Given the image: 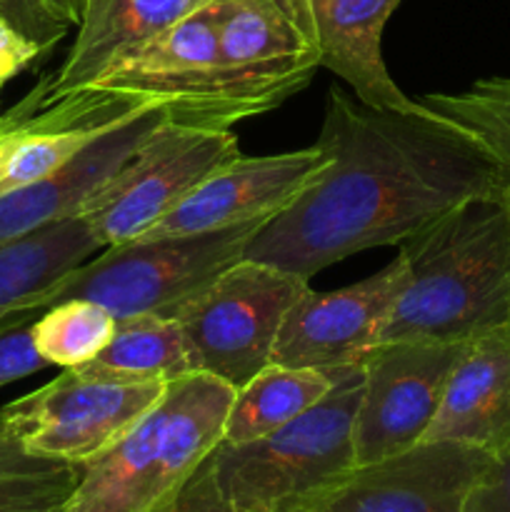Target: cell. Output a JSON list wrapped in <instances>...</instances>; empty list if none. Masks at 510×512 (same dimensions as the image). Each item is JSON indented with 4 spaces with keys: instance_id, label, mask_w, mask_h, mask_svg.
I'll list each match as a JSON object with an SVG mask.
<instances>
[{
    "instance_id": "1",
    "label": "cell",
    "mask_w": 510,
    "mask_h": 512,
    "mask_svg": "<svg viewBox=\"0 0 510 512\" xmlns=\"http://www.w3.org/2000/svg\"><path fill=\"white\" fill-rule=\"evenodd\" d=\"M318 145L328 163L245 250L303 280L363 250L403 245L458 205L508 188L488 155L425 105L370 108L340 85L328 93Z\"/></svg>"
},
{
    "instance_id": "10",
    "label": "cell",
    "mask_w": 510,
    "mask_h": 512,
    "mask_svg": "<svg viewBox=\"0 0 510 512\" xmlns=\"http://www.w3.org/2000/svg\"><path fill=\"white\" fill-rule=\"evenodd\" d=\"M238 155L240 143L233 130L185 128L168 120L85 210V223L103 248L138 240Z\"/></svg>"
},
{
    "instance_id": "24",
    "label": "cell",
    "mask_w": 510,
    "mask_h": 512,
    "mask_svg": "<svg viewBox=\"0 0 510 512\" xmlns=\"http://www.w3.org/2000/svg\"><path fill=\"white\" fill-rule=\"evenodd\" d=\"M118 320L90 300H60L35 318L33 345L40 358L58 368H80L103 353Z\"/></svg>"
},
{
    "instance_id": "7",
    "label": "cell",
    "mask_w": 510,
    "mask_h": 512,
    "mask_svg": "<svg viewBox=\"0 0 510 512\" xmlns=\"http://www.w3.org/2000/svg\"><path fill=\"white\" fill-rule=\"evenodd\" d=\"M90 88L165 105L170 120L185 128L233 130L243 115L220 75V0L120 55Z\"/></svg>"
},
{
    "instance_id": "2",
    "label": "cell",
    "mask_w": 510,
    "mask_h": 512,
    "mask_svg": "<svg viewBox=\"0 0 510 512\" xmlns=\"http://www.w3.org/2000/svg\"><path fill=\"white\" fill-rule=\"evenodd\" d=\"M398 250L405 278L378 343H465L510 328V188L458 205Z\"/></svg>"
},
{
    "instance_id": "5",
    "label": "cell",
    "mask_w": 510,
    "mask_h": 512,
    "mask_svg": "<svg viewBox=\"0 0 510 512\" xmlns=\"http://www.w3.org/2000/svg\"><path fill=\"white\" fill-rule=\"evenodd\" d=\"M263 225L255 220L210 233L110 245L75 268L58 285L50 305L80 298L103 305L115 320L135 315L178 318L190 300L245 258L248 243Z\"/></svg>"
},
{
    "instance_id": "13",
    "label": "cell",
    "mask_w": 510,
    "mask_h": 512,
    "mask_svg": "<svg viewBox=\"0 0 510 512\" xmlns=\"http://www.w3.org/2000/svg\"><path fill=\"white\" fill-rule=\"evenodd\" d=\"M325 163L328 153L318 143L278 155L240 153L138 240L210 233L255 220L268 223L313 183Z\"/></svg>"
},
{
    "instance_id": "14",
    "label": "cell",
    "mask_w": 510,
    "mask_h": 512,
    "mask_svg": "<svg viewBox=\"0 0 510 512\" xmlns=\"http://www.w3.org/2000/svg\"><path fill=\"white\" fill-rule=\"evenodd\" d=\"M168 120L165 105H145L105 128L50 175L0 195V243L55 220L83 215Z\"/></svg>"
},
{
    "instance_id": "19",
    "label": "cell",
    "mask_w": 510,
    "mask_h": 512,
    "mask_svg": "<svg viewBox=\"0 0 510 512\" xmlns=\"http://www.w3.org/2000/svg\"><path fill=\"white\" fill-rule=\"evenodd\" d=\"M100 250L103 245L83 215L0 243V323L23 313H43L58 285Z\"/></svg>"
},
{
    "instance_id": "17",
    "label": "cell",
    "mask_w": 510,
    "mask_h": 512,
    "mask_svg": "<svg viewBox=\"0 0 510 512\" xmlns=\"http://www.w3.org/2000/svg\"><path fill=\"white\" fill-rule=\"evenodd\" d=\"M510 438V328L465 345L423 440L495 450Z\"/></svg>"
},
{
    "instance_id": "26",
    "label": "cell",
    "mask_w": 510,
    "mask_h": 512,
    "mask_svg": "<svg viewBox=\"0 0 510 512\" xmlns=\"http://www.w3.org/2000/svg\"><path fill=\"white\" fill-rule=\"evenodd\" d=\"M40 313H23L0 323V388L48 368L33 345V323Z\"/></svg>"
},
{
    "instance_id": "30",
    "label": "cell",
    "mask_w": 510,
    "mask_h": 512,
    "mask_svg": "<svg viewBox=\"0 0 510 512\" xmlns=\"http://www.w3.org/2000/svg\"><path fill=\"white\" fill-rule=\"evenodd\" d=\"M0 18L10 20V0H0Z\"/></svg>"
},
{
    "instance_id": "22",
    "label": "cell",
    "mask_w": 510,
    "mask_h": 512,
    "mask_svg": "<svg viewBox=\"0 0 510 512\" xmlns=\"http://www.w3.org/2000/svg\"><path fill=\"white\" fill-rule=\"evenodd\" d=\"M420 103L468 135L510 188V78L475 80L458 93H428Z\"/></svg>"
},
{
    "instance_id": "25",
    "label": "cell",
    "mask_w": 510,
    "mask_h": 512,
    "mask_svg": "<svg viewBox=\"0 0 510 512\" xmlns=\"http://www.w3.org/2000/svg\"><path fill=\"white\" fill-rule=\"evenodd\" d=\"M83 5L85 0H10V23L50 50L70 28H78Z\"/></svg>"
},
{
    "instance_id": "11",
    "label": "cell",
    "mask_w": 510,
    "mask_h": 512,
    "mask_svg": "<svg viewBox=\"0 0 510 512\" xmlns=\"http://www.w3.org/2000/svg\"><path fill=\"white\" fill-rule=\"evenodd\" d=\"M468 343L390 340L363 355V388L353 423L358 468L423 443Z\"/></svg>"
},
{
    "instance_id": "20",
    "label": "cell",
    "mask_w": 510,
    "mask_h": 512,
    "mask_svg": "<svg viewBox=\"0 0 510 512\" xmlns=\"http://www.w3.org/2000/svg\"><path fill=\"white\" fill-rule=\"evenodd\" d=\"M73 370L110 383H173L195 373L178 320L155 315L118 320L103 353Z\"/></svg>"
},
{
    "instance_id": "18",
    "label": "cell",
    "mask_w": 510,
    "mask_h": 512,
    "mask_svg": "<svg viewBox=\"0 0 510 512\" xmlns=\"http://www.w3.org/2000/svg\"><path fill=\"white\" fill-rule=\"evenodd\" d=\"M208 0H85L75 40L53 78L43 80L45 98L90 88L113 60L155 38Z\"/></svg>"
},
{
    "instance_id": "21",
    "label": "cell",
    "mask_w": 510,
    "mask_h": 512,
    "mask_svg": "<svg viewBox=\"0 0 510 512\" xmlns=\"http://www.w3.org/2000/svg\"><path fill=\"white\" fill-rule=\"evenodd\" d=\"M335 375L270 363L235 390L223 443H250L285 428L333 390Z\"/></svg>"
},
{
    "instance_id": "31",
    "label": "cell",
    "mask_w": 510,
    "mask_h": 512,
    "mask_svg": "<svg viewBox=\"0 0 510 512\" xmlns=\"http://www.w3.org/2000/svg\"><path fill=\"white\" fill-rule=\"evenodd\" d=\"M65 512H68V508H65Z\"/></svg>"
},
{
    "instance_id": "16",
    "label": "cell",
    "mask_w": 510,
    "mask_h": 512,
    "mask_svg": "<svg viewBox=\"0 0 510 512\" xmlns=\"http://www.w3.org/2000/svg\"><path fill=\"white\" fill-rule=\"evenodd\" d=\"M403 0H310L318 28L320 68L348 85L360 103L380 110L418 113L383 58V30Z\"/></svg>"
},
{
    "instance_id": "23",
    "label": "cell",
    "mask_w": 510,
    "mask_h": 512,
    "mask_svg": "<svg viewBox=\"0 0 510 512\" xmlns=\"http://www.w3.org/2000/svg\"><path fill=\"white\" fill-rule=\"evenodd\" d=\"M83 465L43 458L0 435V512H65Z\"/></svg>"
},
{
    "instance_id": "3",
    "label": "cell",
    "mask_w": 510,
    "mask_h": 512,
    "mask_svg": "<svg viewBox=\"0 0 510 512\" xmlns=\"http://www.w3.org/2000/svg\"><path fill=\"white\" fill-rule=\"evenodd\" d=\"M235 390L205 373L165 385L158 403L83 465L68 512H153L223 443Z\"/></svg>"
},
{
    "instance_id": "28",
    "label": "cell",
    "mask_w": 510,
    "mask_h": 512,
    "mask_svg": "<svg viewBox=\"0 0 510 512\" xmlns=\"http://www.w3.org/2000/svg\"><path fill=\"white\" fill-rule=\"evenodd\" d=\"M153 512H243L235 508L220 490L213 470V455L190 475L188 483Z\"/></svg>"
},
{
    "instance_id": "8",
    "label": "cell",
    "mask_w": 510,
    "mask_h": 512,
    "mask_svg": "<svg viewBox=\"0 0 510 512\" xmlns=\"http://www.w3.org/2000/svg\"><path fill=\"white\" fill-rule=\"evenodd\" d=\"M318 68L310 0H220V75L243 120L300 93Z\"/></svg>"
},
{
    "instance_id": "29",
    "label": "cell",
    "mask_w": 510,
    "mask_h": 512,
    "mask_svg": "<svg viewBox=\"0 0 510 512\" xmlns=\"http://www.w3.org/2000/svg\"><path fill=\"white\" fill-rule=\"evenodd\" d=\"M43 53L40 43L20 33L10 20L0 18V90Z\"/></svg>"
},
{
    "instance_id": "12",
    "label": "cell",
    "mask_w": 510,
    "mask_h": 512,
    "mask_svg": "<svg viewBox=\"0 0 510 512\" xmlns=\"http://www.w3.org/2000/svg\"><path fill=\"white\" fill-rule=\"evenodd\" d=\"M405 278V263L395 255L385 268L345 288L300 293L288 310L273 363L320 373L353 368L373 345Z\"/></svg>"
},
{
    "instance_id": "6",
    "label": "cell",
    "mask_w": 510,
    "mask_h": 512,
    "mask_svg": "<svg viewBox=\"0 0 510 512\" xmlns=\"http://www.w3.org/2000/svg\"><path fill=\"white\" fill-rule=\"evenodd\" d=\"M308 280L243 258L178 313L195 373L238 390L273 363L288 310Z\"/></svg>"
},
{
    "instance_id": "27",
    "label": "cell",
    "mask_w": 510,
    "mask_h": 512,
    "mask_svg": "<svg viewBox=\"0 0 510 512\" xmlns=\"http://www.w3.org/2000/svg\"><path fill=\"white\" fill-rule=\"evenodd\" d=\"M465 512H510V438L490 450L488 463L465 500Z\"/></svg>"
},
{
    "instance_id": "9",
    "label": "cell",
    "mask_w": 510,
    "mask_h": 512,
    "mask_svg": "<svg viewBox=\"0 0 510 512\" xmlns=\"http://www.w3.org/2000/svg\"><path fill=\"white\" fill-rule=\"evenodd\" d=\"M168 383L90 380L73 368L0 408V435L43 458L88 465L123 438Z\"/></svg>"
},
{
    "instance_id": "4",
    "label": "cell",
    "mask_w": 510,
    "mask_h": 512,
    "mask_svg": "<svg viewBox=\"0 0 510 512\" xmlns=\"http://www.w3.org/2000/svg\"><path fill=\"white\" fill-rule=\"evenodd\" d=\"M333 375V390L285 428L215 448V480L235 508L315 512L358 468L353 423L363 370L358 363Z\"/></svg>"
},
{
    "instance_id": "15",
    "label": "cell",
    "mask_w": 510,
    "mask_h": 512,
    "mask_svg": "<svg viewBox=\"0 0 510 512\" xmlns=\"http://www.w3.org/2000/svg\"><path fill=\"white\" fill-rule=\"evenodd\" d=\"M488 455L475 445L423 440L355 468L315 512H465Z\"/></svg>"
}]
</instances>
